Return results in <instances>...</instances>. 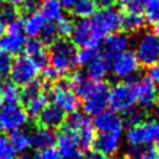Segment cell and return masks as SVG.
Returning <instances> with one entry per match:
<instances>
[{
	"label": "cell",
	"mask_w": 159,
	"mask_h": 159,
	"mask_svg": "<svg viewBox=\"0 0 159 159\" xmlns=\"http://www.w3.org/2000/svg\"><path fill=\"white\" fill-rule=\"evenodd\" d=\"M78 47L70 39L58 37L48 46V65L61 76L68 75L77 66Z\"/></svg>",
	"instance_id": "6da1fadb"
},
{
	"label": "cell",
	"mask_w": 159,
	"mask_h": 159,
	"mask_svg": "<svg viewBox=\"0 0 159 159\" xmlns=\"http://www.w3.org/2000/svg\"><path fill=\"white\" fill-rule=\"evenodd\" d=\"M135 103V94L130 82H119L109 87L108 106L111 107V111L118 114H124L133 109Z\"/></svg>",
	"instance_id": "7a4b0ae2"
},
{
	"label": "cell",
	"mask_w": 159,
	"mask_h": 159,
	"mask_svg": "<svg viewBox=\"0 0 159 159\" xmlns=\"http://www.w3.org/2000/svg\"><path fill=\"white\" fill-rule=\"evenodd\" d=\"M48 96L52 99V103L60 107L65 113H72L78 111L80 98L71 88L68 81L58 80L48 87Z\"/></svg>",
	"instance_id": "3957f363"
},
{
	"label": "cell",
	"mask_w": 159,
	"mask_h": 159,
	"mask_svg": "<svg viewBox=\"0 0 159 159\" xmlns=\"http://www.w3.org/2000/svg\"><path fill=\"white\" fill-rule=\"evenodd\" d=\"M159 135V120L154 118H145L139 124L129 127L125 139L129 145L147 147L157 140Z\"/></svg>",
	"instance_id": "277c9868"
},
{
	"label": "cell",
	"mask_w": 159,
	"mask_h": 159,
	"mask_svg": "<svg viewBox=\"0 0 159 159\" xmlns=\"http://www.w3.org/2000/svg\"><path fill=\"white\" fill-rule=\"evenodd\" d=\"M120 19L122 14L113 9H101L99 11H96V14L91 17V25L94 31V34L99 39H104L111 34L117 32V30L120 29Z\"/></svg>",
	"instance_id": "5b68a950"
},
{
	"label": "cell",
	"mask_w": 159,
	"mask_h": 159,
	"mask_svg": "<svg viewBox=\"0 0 159 159\" xmlns=\"http://www.w3.org/2000/svg\"><path fill=\"white\" fill-rule=\"evenodd\" d=\"M109 86L104 81H93V84L82 102L83 112L87 116H97L108 107Z\"/></svg>",
	"instance_id": "8992f818"
},
{
	"label": "cell",
	"mask_w": 159,
	"mask_h": 159,
	"mask_svg": "<svg viewBox=\"0 0 159 159\" xmlns=\"http://www.w3.org/2000/svg\"><path fill=\"white\" fill-rule=\"evenodd\" d=\"M135 55L140 62V66L150 67L159 62V35L155 31H145L140 35Z\"/></svg>",
	"instance_id": "52a82bcc"
},
{
	"label": "cell",
	"mask_w": 159,
	"mask_h": 159,
	"mask_svg": "<svg viewBox=\"0 0 159 159\" xmlns=\"http://www.w3.org/2000/svg\"><path fill=\"white\" fill-rule=\"evenodd\" d=\"M40 71L41 70L39 66L31 58H29L26 55H20L12 62L10 72L11 82L17 87H25L37 80Z\"/></svg>",
	"instance_id": "ba28073f"
},
{
	"label": "cell",
	"mask_w": 159,
	"mask_h": 159,
	"mask_svg": "<svg viewBox=\"0 0 159 159\" xmlns=\"http://www.w3.org/2000/svg\"><path fill=\"white\" fill-rule=\"evenodd\" d=\"M109 70L117 78L130 81L135 78V75L140 70V62L132 50H124L123 52L116 55L113 58Z\"/></svg>",
	"instance_id": "9c48e42d"
},
{
	"label": "cell",
	"mask_w": 159,
	"mask_h": 159,
	"mask_svg": "<svg viewBox=\"0 0 159 159\" xmlns=\"http://www.w3.org/2000/svg\"><path fill=\"white\" fill-rule=\"evenodd\" d=\"M29 116L21 104H5L0 109V133H11L22 129Z\"/></svg>",
	"instance_id": "30bf717a"
},
{
	"label": "cell",
	"mask_w": 159,
	"mask_h": 159,
	"mask_svg": "<svg viewBox=\"0 0 159 159\" xmlns=\"http://www.w3.org/2000/svg\"><path fill=\"white\" fill-rule=\"evenodd\" d=\"M133 86V91L135 94V101L137 103L143 108V109H152L155 104H158V91L157 86L148 78V77H142V78H133L130 81Z\"/></svg>",
	"instance_id": "8fae6325"
},
{
	"label": "cell",
	"mask_w": 159,
	"mask_h": 159,
	"mask_svg": "<svg viewBox=\"0 0 159 159\" xmlns=\"http://www.w3.org/2000/svg\"><path fill=\"white\" fill-rule=\"evenodd\" d=\"M71 37H72L71 41L80 48L96 50L99 47L102 41V39H99L94 34L89 19H82L75 22V27Z\"/></svg>",
	"instance_id": "7c38bea8"
},
{
	"label": "cell",
	"mask_w": 159,
	"mask_h": 159,
	"mask_svg": "<svg viewBox=\"0 0 159 159\" xmlns=\"http://www.w3.org/2000/svg\"><path fill=\"white\" fill-rule=\"evenodd\" d=\"M55 145L60 159H75L81 154L77 134L67 128H60V132L56 135Z\"/></svg>",
	"instance_id": "4fadbf2b"
},
{
	"label": "cell",
	"mask_w": 159,
	"mask_h": 159,
	"mask_svg": "<svg viewBox=\"0 0 159 159\" xmlns=\"http://www.w3.org/2000/svg\"><path fill=\"white\" fill-rule=\"evenodd\" d=\"M122 142V132L99 133L96 135L93 142V150L103 158H109L117 154Z\"/></svg>",
	"instance_id": "5bb4252c"
},
{
	"label": "cell",
	"mask_w": 159,
	"mask_h": 159,
	"mask_svg": "<svg viewBox=\"0 0 159 159\" xmlns=\"http://www.w3.org/2000/svg\"><path fill=\"white\" fill-rule=\"evenodd\" d=\"M128 46H129V37L124 34L114 32L104 37V41L99 52L103 56L107 65L111 67V63L116 57V55L123 52L124 50H128Z\"/></svg>",
	"instance_id": "9a60e30c"
},
{
	"label": "cell",
	"mask_w": 159,
	"mask_h": 159,
	"mask_svg": "<svg viewBox=\"0 0 159 159\" xmlns=\"http://www.w3.org/2000/svg\"><path fill=\"white\" fill-rule=\"evenodd\" d=\"M22 52L31 58L40 70L48 66V46L45 45L40 39H27Z\"/></svg>",
	"instance_id": "2e32d148"
},
{
	"label": "cell",
	"mask_w": 159,
	"mask_h": 159,
	"mask_svg": "<svg viewBox=\"0 0 159 159\" xmlns=\"http://www.w3.org/2000/svg\"><path fill=\"white\" fill-rule=\"evenodd\" d=\"M93 125L98 133H109V132H122L123 130V119L122 117L113 111H103L102 113L94 116Z\"/></svg>",
	"instance_id": "e0dca14e"
},
{
	"label": "cell",
	"mask_w": 159,
	"mask_h": 159,
	"mask_svg": "<svg viewBox=\"0 0 159 159\" xmlns=\"http://www.w3.org/2000/svg\"><path fill=\"white\" fill-rule=\"evenodd\" d=\"M66 116L67 113H65L60 107H57L53 103H48L39 114L36 120L39 125L51 128V129H57V128L60 129L65 123Z\"/></svg>",
	"instance_id": "ac0fdd59"
},
{
	"label": "cell",
	"mask_w": 159,
	"mask_h": 159,
	"mask_svg": "<svg viewBox=\"0 0 159 159\" xmlns=\"http://www.w3.org/2000/svg\"><path fill=\"white\" fill-rule=\"evenodd\" d=\"M83 67L86 70V76L92 81H103V78L107 76L109 71V66L107 65L99 51H97V53Z\"/></svg>",
	"instance_id": "d6986e66"
},
{
	"label": "cell",
	"mask_w": 159,
	"mask_h": 159,
	"mask_svg": "<svg viewBox=\"0 0 159 159\" xmlns=\"http://www.w3.org/2000/svg\"><path fill=\"white\" fill-rule=\"evenodd\" d=\"M46 22L47 21L43 17V15L37 10L26 14V17L22 20V27H24L25 36L29 39H34V37L40 36Z\"/></svg>",
	"instance_id": "ffe728a7"
},
{
	"label": "cell",
	"mask_w": 159,
	"mask_h": 159,
	"mask_svg": "<svg viewBox=\"0 0 159 159\" xmlns=\"http://www.w3.org/2000/svg\"><path fill=\"white\" fill-rule=\"evenodd\" d=\"M31 135V142L32 147L36 148L37 150L40 149H46L51 148L56 143V133L51 128H46L42 125H39L34 129V132L30 134Z\"/></svg>",
	"instance_id": "44dd1931"
},
{
	"label": "cell",
	"mask_w": 159,
	"mask_h": 159,
	"mask_svg": "<svg viewBox=\"0 0 159 159\" xmlns=\"http://www.w3.org/2000/svg\"><path fill=\"white\" fill-rule=\"evenodd\" d=\"M27 41V37L25 34H9L5 32V35L0 39V48L6 51L10 55H20L24 51L25 43Z\"/></svg>",
	"instance_id": "7402d4cb"
},
{
	"label": "cell",
	"mask_w": 159,
	"mask_h": 159,
	"mask_svg": "<svg viewBox=\"0 0 159 159\" xmlns=\"http://www.w3.org/2000/svg\"><path fill=\"white\" fill-rule=\"evenodd\" d=\"M77 134V139H78V145L80 149L83 152H87L92 148L94 138H96V128L93 125V122L86 117V119L83 120V123L81 124V127L77 129L76 132Z\"/></svg>",
	"instance_id": "603a6c76"
},
{
	"label": "cell",
	"mask_w": 159,
	"mask_h": 159,
	"mask_svg": "<svg viewBox=\"0 0 159 159\" xmlns=\"http://www.w3.org/2000/svg\"><path fill=\"white\" fill-rule=\"evenodd\" d=\"M40 12L43 15L47 22H57L63 17V6L60 0H41Z\"/></svg>",
	"instance_id": "cb8c5ba5"
},
{
	"label": "cell",
	"mask_w": 159,
	"mask_h": 159,
	"mask_svg": "<svg viewBox=\"0 0 159 159\" xmlns=\"http://www.w3.org/2000/svg\"><path fill=\"white\" fill-rule=\"evenodd\" d=\"M68 83H70L71 88L73 89V92L78 96V98L83 99L86 97V94L88 93V91L91 89V87L93 84V81L91 78H88L86 76V73L77 71V72L71 73Z\"/></svg>",
	"instance_id": "d4e9b609"
},
{
	"label": "cell",
	"mask_w": 159,
	"mask_h": 159,
	"mask_svg": "<svg viewBox=\"0 0 159 159\" xmlns=\"http://www.w3.org/2000/svg\"><path fill=\"white\" fill-rule=\"evenodd\" d=\"M145 26V19L142 14L124 12L120 19V29L128 34L139 32Z\"/></svg>",
	"instance_id": "484cf974"
},
{
	"label": "cell",
	"mask_w": 159,
	"mask_h": 159,
	"mask_svg": "<svg viewBox=\"0 0 159 159\" xmlns=\"http://www.w3.org/2000/svg\"><path fill=\"white\" fill-rule=\"evenodd\" d=\"M47 104H48V94H47V92H41L40 94H37L36 97H34L32 99H30L22 107L25 108V111H26V113H27L29 117L36 119L39 117V114L42 112V109Z\"/></svg>",
	"instance_id": "4316f807"
},
{
	"label": "cell",
	"mask_w": 159,
	"mask_h": 159,
	"mask_svg": "<svg viewBox=\"0 0 159 159\" xmlns=\"http://www.w3.org/2000/svg\"><path fill=\"white\" fill-rule=\"evenodd\" d=\"M70 10L75 17L82 20V19H91L96 14L97 6L93 2V0H77Z\"/></svg>",
	"instance_id": "83f0119b"
},
{
	"label": "cell",
	"mask_w": 159,
	"mask_h": 159,
	"mask_svg": "<svg viewBox=\"0 0 159 159\" xmlns=\"http://www.w3.org/2000/svg\"><path fill=\"white\" fill-rule=\"evenodd\" d=\"M10 142L12 147L15 148L16 153H26L29 149L32 148V142H31V135L26 133L22 129L15 130L10 133Z\"/></svg>",
	"instance_id": "f1b7e54d"
},
{
	"label": "cell",
	"mask_w": 159,
	"mask_h": 159,
	"mask_svg": "<svg viewBox=\"0 0 159 159\" xmlns=\"http://www.w3.org/2000/svg\"><path fill=\"white\" fill-rule=\"evenodd\" d=\"M0 97L5 104H20V89L12 82H4Z\"/></svg>",
	"instance_id": "f546056e"
},
{
	"label": "cell",
	"mask_w": 159,
	"mask_h": 159,
	"mask_svg": "<svg viewBox=\"0 0 159 159\" xmlns=\"http://www.w3.org/2000/svg\"><path fill=\"white\" fill-rule=\"evenodd\" d=\"M144 12L150 25H159V0H144Z\"/></svg>",
	"instance_id": "4dcf8cb0"
},
{
	"label": "cell",
	"mask_w": 159,
	"mask_h": 159,
	"mask_svg": "<svg viewBox=\"0 0 159 159\" xmlns=\"http://www.w3.org/2000/svg\"><path fill=\"white\" fill-rule=\"evenodd\" d=\"M56 27H57V34L58 37L61 39H70L75 27V21L71 17H61L57 22H56Z\"/></svg>",
	"instance_id": "1f68e13d"
},
{
	"label": "cell",
	"mask_w": 159,
	"mask_h": 159,
	"mask_svg": "<svg viewBox=\"0 0 159 159\" xmlns=\"http://www.w3.org/2000/svg\"><path fill=\"white\" fill-rule=\"evenodd\" d=\"M17 153L10 139L0 133V159H16Z\"/></svg>",
	"instance_id": "d6a6232c"
},
{
	"label": "cell",
	"mask_w": 159,
	"mask_h": 159,
	"mask_svg": "<svg viewBox=\"0 0 159 159\" xmlns=\"http://www.w3.org/2000/svg\"><path fill=\"white\" fill-rule=\"evenodd\" d=\"M40 40L50 46L55 40L58 39V34H57V27H56V22H46V25L43 26L41 34H40Z\"/></svg>",
	"instance_id": "836d02e7"
},
{
	"label": "cell",
	"mask_w": 159,
	"mask_h": 159,
	"mask_svg": "<svg viewBox=\"0 0 159 159\" xmlns=\"http://www.w3.org/2000/svg\"><path fill=\"white\" fill-rule=\"evenodd\" d=\"M12 62H14L12 55H10L6 51L0 48V78L1 80L10 76Z\"/></svg>",
	"instance_id": "e575fe53"
},
{
	"label": "cell",
	"mask_w": 159,
	"mask_h": 159,
	"mask_svg": "<svg viewBox=\"0 0 159 159\" xmlns=\"http://www.w3.org/2000/svg\"><path fill=\"white\" fill-rule=\"evenodd\" d=\"M122 119H123V124H127L128 127H133V125L143 122L145 119V114L143 111L133 108V109L128 111L127 113H124V117Z\"/></svg>",
	"instance_id": "d590c367"
},
{
	"label": "cell",
	"mask_w": 159,
	"mask_h": 159,
	"mask_svg": "<svg viewBox=\"0 0 159 159\" xmlns=\"http://www.w3.org/2000/svg\"><path fill=\"white\" fill-rule=\"evenodd\" d=\"M124 12L142 14L144 11V0H125L122 4Z\"/></svg>",
	"instance_id": "8d00e7d4"
},
{
	"label": "cell",
	"mask_w": 159,
	"mask_h": 159,
	"mask_svg": "<svg viewBox=\"0 0 159 159\" xmlns=\"http://www.w3.org/2000/svg\"><path fill=\"white\" fill-rule=\"evenodd\" d=\"M0 12L2 15V19L5 21V24L7 25L9 22L19 19V11H17V7H14V6H10V5H4L1 9H0Z\"/></svg>",
	"instance_id": "74e56055"
},
{
	"label": "cell",
	"mask_w": 159,
	"mask_h": 159,
	"mask_svg": "<svg viewBox=\"0 0 159 159\" xmlns=\"http://www.w3.org/2000/svg\"><path fill=\"white\" fill-rule=\"evenodd\" d=\"M145 147L140 145H128L124 152V159H142Z\"/></svg>",
	"instance_id": "f35d334b"
},
{
	"label": "cell",
	"mask_w": 159,
	"mask_h": 159,
	"mask_svg": "<svg viewBox=\"0 0 159 159\" xmlns=\"http://www.w3.org/2000/svg\"><path fill=\"white\" fill-rule=\"evenodd\" d=\"M34 159H60V158H58V154H57L56 149L53 147H51V148L37 150Z\"/></svg>",
	"instance_id": "ab89813d"
},
{
	"label": "cell",
	"mask_w": 159,
	"mask_h": 159,
	"mask_svg": "<svg viewBox=\"0 0 159 159\" xmlns=\"http://www.w3.org/2000/svg\"><path fill=\"white\" fill-rule=\"evenodd\" d=\"M147 75H148L147 77H148L155 86L159 87V63H155V65L150 66Z\"/></svg>",
	"instance_id": "60d3db41"
},
{
	"label": "cell",
	"mask_w": 159,
	"mask_h": 159,
	"mask_svg": "<svg viewBox=\"0 0 159 159\" xmlns=\"http://www.w3.org/2000/svg\"><path fill=\"white\" fill-rule=\"evenodd\" d=\"M41 0H21V7H22V11L25 14H29V12H32L36 10L37 5L40 4Z\"/></svg>",
	"instance_id": "b9f144b4"
},
{
	"label": "cell",
	"mask_w": 159,
	"mask_h": 159,
	"mask_svg": "<svg viewBox=\"0 0 159 159\" xmlns=\"http://www.w3.org/2000/svg\"><path fill=\"white\" fill-rule=\"evenodd\" d=\"M117 0H93V2L96 4L97 9H108V7H113V5L116 4Z\"/></svg>",
	"instance_id": "7bdbcfd3"
},
{
	"label": "cell",
	"mask_w": 159,
	"mask_h": 159,
	"mask_svg": "<svg viewBox=\"0 0 159 159\" xmlns=\"http://www.w3.org/2000/svg\"><path fill=\"white\" fill-rule=\"evenodd\" d=\"M142 159H159V153L153 148H145Z\"/></svg>",
	"instance_id": "ee69618b"
},
{
	"label": "cell",
	"mask_w": 159,
	"mask_h": 159,
	"mask_svg": "<svg viewBox=\"0 0 159 159\" xmlns=\"http://www.w3.org/2000/svg\"><path fill=\"white\" fill-rule=\"evenodd\" d=\"M75 159H103V157L98 155L97 153H92V154H80Z\"/></svg>",
	"instance_id": "f6af8a7d"
},
{
	"label": "cell",
	"mask_w": 159,
	"mask_h": 159,
	"mask_svg": "<svg viewBox=\"0 0 159 159\" xmlns=\"http://www.w3.org/2000/svg\"><path fill=\"white\" fill-rule=\"evenodd\" d=\"M5 5H10V6H14V7H17V6H21V0H1Z\"/></svg>",
	"instance_id": "bcb514c9"
},
{
	"label": "cell",
	"mask_w": 159,
	"mask_h": 159,
	"mask_svg": "<svg viewBox=\"0 0 159 159\" xmlns=\"http://www.w3.org/2000/svg\"><path fill=\"white\" fill-rule=\"evenodd\" d=\"M5 31H6V24H5L4 19H2V15L0 12V39L5 35Z\"/></svg>",
	"instance_id": "7dc6e473"
},
{
	"label": "cell",
	"mask_w": 159,
	"mask_h": 159,
	"mask_svg": "<svg viewBox=\"0 0 159 159\" xmlns=\"http://www.w3.org/2000/svg\"><path fill=\"white\" fill-rule=\"evenodd\" d=\"M60 1H61V4H62L63 9H71L72 5H73L77 0H60Z\"/></svg>",
	"instance_id": "c3c4849f"
},
{
	"label": "cell",
	"mask_w": 159,
	"mask_h": 159,
	"mask_svg": "<svg viewBox=\"0 0 159 159\" xmlns=\"http://www.w3.org/2000/svg\"><path fill=\"white\" fill-rule=\"evenodd\" d=\"M16 159H34V158L30 157V155H27V154H22L20 157H16Z\"/></svg>",
	"instance_id": "681fc988"
},
{
	"label": "cell",
	"mask_w": 159,
	"mask_h": 159,
	"mask_svg": "<svg viewBox=\"0 0 159 159\" xmlns=\"http://www.w3.org/2000/svg\"><path fill=\"white\" fill-rule=\"evenodd\" d=\"M154 143H155V150L159 153V135H158V138H157V140Z\"/></svg>",
	"instance_id": "f907efd6"
},
{
	"label": "cell",
	"mask_w": 159,
	"mask_h": 159,
	"mask_svg": "<svg viewBox=\"0 0 159 159\" xmlns=\"http://www.w3.org/2000/svg\"><path fill=\"white\" fill-rule=\"evenodd\" d=\"M2 83H4V82H2V80L0 78V93H1V88H2Z\"/></svg>",
	"instance_id": "816d5d0a"
},
{
	"label": "cell",
	"mask_w": 159,
	"mask_h": 159,
	"mask_svg": "<svg viewBox=\"0 0 159 159\" xmlns=\"http://www.w3.org/2000/svg\"><path fill=\"white\" fill-rule=\"evenodd\" d=\"M155 32H157V34H158V35H159V25H158V26H157V27H155Z\"/></svg>",
	"instance_id": "f5cc1de1"
},
{
	"label": "cell",
	"mask_w": 159,
	"mask_h": 159,
	"mask_svg": "<svg viewBox=\"0 0 159 159\" xmlns=\"http://www.w3.org/2000/svg\"><path fill=\"white\" fill-rule=\"evenodd\" d=\"M2 108V99H1V97H0V109Z\"/></svg>",
	"instance_id": "db71d44e"
},
{
	"label": "cell",
	"mask_w": 159,
	"mask_h": 159,
	"mask_svg": "<svg viewBox=\"0 0 159 159\" xmlns=\"http://www.w3.org/2000/svg\"><path fill=\"white\" fill-rule=\"evenodd\" d=\"M119 1H120V4H123V2L125 1V0H119Z\"/></svg>",
	"instance_id": "11a10c76"
},
{
	"label": "cell",
	"mask_w": 159,
	"mask_h": 159,
	"mask_svg": "<svg viewBox=\"0 0 159 159\" xmlns=\"http://www.w3.org/2000/svg\"><path fill=\"white\" fill-rule=\"evenodd\" d=\"M158 106H159V98H158Z\"/></svg>",
	"instance_id": "9f6ffc18"
},
{
	"label": "cell",
	"mask_w": 159,
	"mask_h": 159,
	"mask_svg": "<svg viewBox=\"0 0 159 159\" xmlns=\"http://www.w3.org/2000/svg\"><path fill=\"white\" fill-rule=\"evenodd\" d=\"M103 159H107V158H103Z\"/></svg>",
	"instance_id": "6f0895ef"
}]
</instances>
